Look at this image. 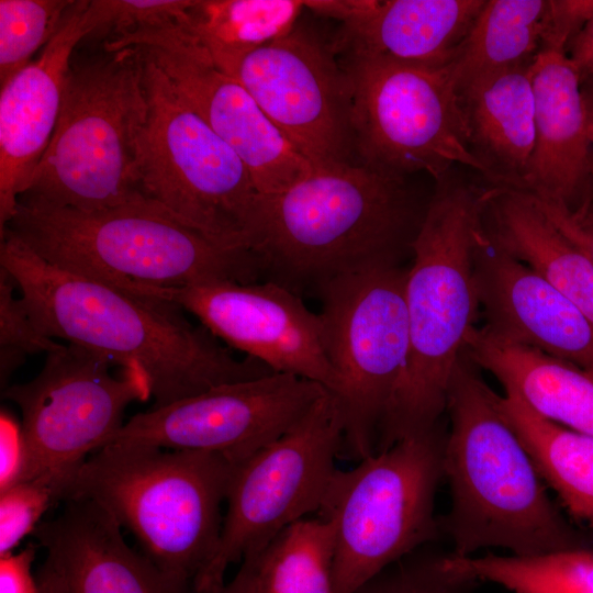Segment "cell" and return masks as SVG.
Listing matches in <instances>:
<instances>
[{"label": "cell", "instance_id": "9a60e30c", "mask_svg": "<svg viewBox=\"0 0 593 593\" xmlns=\"http://www.w3.org/2000/svg\"><path fill=\"white\" fill-rule=\"evenodd\" d=\"M326 392L276 372L224 383L132 416L110 443L213 452L238 465L287 433Z\"/></svg>", "mask_w": 593, "mask_h": 593}, {"label": "cell", "instance_id": "8d00e7d4", "mask_svg": "<svg viewBox=\"0 0 593 593\" xmlns=\"http://www.w3.org/2000/svg\"><path fill=\"white\" fill-rule=\"evenodd\" d=\"M533 197L556 227L593 261V198L570 209L560 202Z\"/></svg>", "mask_w": 593, "mask_h": 593}, {"label": "cell", "instance_id": "e575fe53", "mask_svg": "<svg viewBox=\"0 0 593 593\" xmlns=\"http://www.w3.org/2000/svg\"><path fill=\"white\" fill-rule=\"evenodd\" d=\"M190 1L174 0H99L103 27L114 34L163 27L177 23Z\"/></svg>", "mask_w": 593, "mask_h": 593}, {"label": "cell", "instance_id": "ffe728a7", "mask_svg": "<svg viewBox=\"0 0 593 593\" xmlns=\"http://www.w3.org/2000/svg\"><path fill=\"white\" fill-rule=\"evenodd\" d=\"M485 0H315L305 8L340 22L338 54L446 67Z\"/></svg>", "mask_w": 593, "mask_h": 593}, {"label": "cell", "instance_id": "5bb4252c", "mask_svg": "<svg viewBox=\"0 0 593 593\" xmlns=\"http://www.w3.org/2000/svg\"><path fill=\"white\" fill-rule=\"evenodd\" d=\"M301 26L246 55L232 77L315 169L357 163L347 71Z\"/></svg>", "mask_w": 593, "mask_h": 593}, {"label": "cell", "instance_id": "30bf717a", "mask_svg": "<svg viewBox=\"0 0 593 593\" xmlns=\"http://www.w3.org/2000/svg\"><path fill=\"white\" fill-rule=\"evenodd\" d=\"M407 269L380 264L343 275L317 289L328 360L336 373L344 441L340 456L376 454L388 405L405 366Z\"/></svg>", "mask_w": 593, "mask_h": 593}, {"label": "cell", "instance_id": "4fadbf2b", "mask_svg": "<svg viewBox=\"0 0 593 593\" xmlns=\"http://www.w3.org/2000/svg\"><path fill=\"white\" fill-rule=\"evenodd\" d=\"M111 366L98 353L74 344L61 345L46 354L35 378L2 390L22 414L21 481L46 484L56 502L63 501L89 455L107 446L123 427L125 409L152 395L139 371L123 369L116 376Z\"/></svg>", "mask_w": 593, "mask_h": 593}, {"label": "cell", "instance_id": "d6986e66", "mask_svg": "<svg viewBox=\"0 0 593 593\" xmlns=\"http://www.w3.org/2000/svg\"><path fill=\"white\" fill-rule=\"evenodd\" d=\"M99 29L102 15L98 1H74L38 57L1 86L0 232L12 219L53 137L72 52Z\"/></svg>", "mask_w": 593, "mask_h": 593}, {"label": "cell", "instance_id": "2e32d148", "mask_svg": "<svg viewBox=\"0 0 593 593\" xmlns=\"http://www.w3.org/2000/svg\"><path fill=\"white\" fill-rule=\"evenodd\" d=\"M126 292L172 303L195 316L220 342L272 372L304 378L335 394L323 323L301 296L275 282L215 281L179 288L142 283Z\"/></svg>", "mask_w": 593, "mask_h": 593}, {"label": "cell", "instance_id": "6da1fadb", "mask_svg": "<svg viewBox=\"0 0 593 593\" xmlns=\"http://www.w3.org/2000/svg\"><path fill=\"white\" fill-rule=\"evenodd\" d=\"M0 267L13 278L36 328L139 371L161 407L214 387L273 373L237 358L179 306L63 270L11 235L1 236Z\"/></svg>", "mask_w": 593, "mask_h": 593}, {"label": "cell", "instance_id": "cb8c5ba5", "mask_svg": "<svg viewBox=\"0 0 593 593\" xmlns=\"http://www.w3.org/2000/svg\"><path fill=\"white\" fill-rule=\"evenodd\" d=\"M483 226L500 248L549 282L593 324V261L556 227L530 193L486 188Z\"/></svg>", "mask_w": 593, "mask_h": 593}, {"label": "cell", "instance_id": "e0dca14e", "mask_svg": "<svg viewBox=\"0 0 593 593\" xmlns=\"http://www.w3.org/2000/svg\"><path fill=\"white\" fill-rule=\"evenodd\" d=\"M119 47H143L181 98L236 153L260 195L279 193L315 168L234 77L168 25L121 34Z\"/></svg>", "mask_w": 593, "mask_h": 593}, {"label": "cell", "instance_id": "ba28073f", "mask_svg": "<svg viewBox=\"0 0 593 593\" xmlns=\"http://www.w3.org/2000/svg\"><path fill=\"white\" fill-rule=\"evenodd\" d=\"M141 48L146 113L135 174L142 194L210 239L250 250L260 194L248 169Z\"/></svg>", "mask_w": 593, "mask_h": 593}, {"label": "cell", "instance_id": "f1b7e54d", "mask_svg": "<svg viewBox=\"0 0 593 593\" xmlns=\"http://www.w3.org/2000/svg\"><path fill=\"white\" fill-rule=\"evenodd\" d=\"M332 523L305 517L283 529L258 555V593H336Z\"/></svg>", "mask_w": 593, "mask_h": 593}, {"label": "cell", "instance_id": "7c38bea8", "mask_svg": "<svg viewBox=\"0 0 593 593\" xmlns=\"http://www.w3.org/2000/svg\"><path fill=\"white\" fill-rule=\"evenodd\" d=\"M356 161L403 178L427 172L436 181L460 164L489 180L471 153L458 94L446 67L348 57Z\"/></svg>", "mask_w": 593, "mask_h": 593}, {"label": "cell", "instance_id": "ee69618b", "mask_svg": "<svg viewBox=\"0 0 593 593\" xmlns=\"http://www.w3.org/2000/svg\"><path fill=\"white\" fill-rule=\"evenodd\" d=\"M592 176H593V167H592Z\"/></svg>", "mask_w": 593, "mask_h": 593}, {"label": "cell", "instance_id": "d4e9b609", "mask_svg": "<svg viewBox=\"0 0 593 593\" xmlns=\"http://www.w3.org/2000/svg\"><path fill=\"white\" fill-rule=\"evenodd\" d=\"M463 353L540 416L593 437V373L536 349L500 343L480 327L469 333Z\"/></svg>", "mask_w": 593, "mask_h": 593}, {"label": "cell", "instance_id": "836d02e7", "mask_svg": "<svg viewBox=\"0 0 593 593\" xmlns=\"http://www.w3.org/2000/svg\"><path fill=\"white\" fill-rule=\"evenodd\" d=\"M54 503L53 491L36 480L21 481L0 491V557L12 553L25 536L34 533Z\"/></svg>", "mask_w": 593, "mask_h": 593}, {"label": "cell", "instance_id": "d6a6232c", "mask_svg": "<svg viewBox=\"0 0 593 593\" xmlns=\"http://www.w3.org/2000/svg\"><path fill=\"white\" fill-rule=\"evenodd\" d=\"M11 275L0 267V379L4 390L11 374L27 356L51 353L61 347L55 339L43 335L34 325Z\"/></svg>", "mask_w": 593, "mask_h": 593}, {"label": "cell", "instance_id": "83f0119b", "mask_svg": "<svg viewBox=\"0 0 593 593\" xmlns=\"http://www.w3.org/2000/svg\"><path fill=\"white\" fill-rule=\"evenodd\" d=\"M549 0H485L446 66L459 90L481 78L530 66L542 51Z\"/></svg>", "mask_w": 593, "mask_h": 593}, {"label": "cell", "instance_id": "4316f807", "mask_svg": "<svg viewBox=\"0 0 593 593\" xmlns=\"http://www.w3.org/2000/svg\"><path fill=\"white\" fill-rule=\"evenodd\" d=\"M304 8L299 0L190 1L177 29L233 76L246 55L291 32Z\"/></svg>", "mask_w": 593, "mask_h": 593}, {"label": "cell", "instance_id": "484cf974", "mask_svg": "<svg viewBox=\"0 0 593 593\" xmlns=\"http://www.w3.org/2000/svg\"><path fill=\"white\" fill-rule=\"evenodd\" d=\"M499 395L500 411L557 495L567 516L593 533V437L536 413L513 389Z\"/></svg>", "mask_w": 593, "mask_h": 593}, {"label": "cell", "instance_id": "7a4b0ae2", "mask_svg": "<svg viewBox=\"0 0 593 593\" xmlns=\"http://www.w3.org/2000/svg\"><path fill=\"white\" fill-rule=\"evenodd\" d=\"M446 414L444 480L450 507L439 524L451 555L472 557L499 548L533 557L593 549V533L575 525L552 501L503 417L499 394L465 353L451 373Z\"/></svg>", "mask_w": 593, "mask_h": 593}, {"label": "cell", "instance_id": "1f68e13d", "mask_svg": "<svg viewBox=\"0 0 593 593\" xmlns=\"http://www.w3.org/2000/svg\"><path fill=\"white\" fill-rule=\"evenodd\" d=\"M444 541L426 544L385 567L351 593H479L478 581L449 570Z\"/></svg>", "mask_w": 593, "mask_h": 593}, {"label": "cell", "instance_id": "ab89813d", "mask_svg": "<svg viewBox=\"0 0 593 593\" xmlns=\"http://www.w3.org/2000/svg\"><path fill=\"white\" fill-rule=\"evenodd\" d=\"M566 53L578 70L580 80L593 78V14L569 42Z\"/></svg>", "mask_w": 593, "mask_h": 593}, {"label": "cell", "instance_id": "5b68a950", "mask_svg": "<svg viewBox=\"0 0 593 593\" xmlns=\"http://www.w3.org/2000/svg\"><path fill=\"white\" fill-rule=\"evenodd\" d=\"M4 234L63 270L119 289L261 278L250 250L221 245L149 200L86 212L20 198Z\"/></svg>", "mask_w": 593, "mask_h": 593}, {"label": "cell", "instance_id": "52a82bcc", "mask_svg": "<svg viewBox=\"0 0 593 593\" xmlns=\"http://www.w3.org/2000/svg\"><path fill=\"white\" fill-rule=\"evenodd\" d=\"M143 76L137 46L71 60L55 132L20 198L86 212L148 201L135 174Z\"/></svg>", "mask_w": 593, "mask_h": 593}, {"label": "cell", "instance_id": "f35d334b", "mask_svg": "<svg viewBox=\"0 0 593 593\" xmlns=\"http://www.w3.org/2000/svg\"><path fill=\"white\" fill-rule=\"evenodd\" d=\"M35 546L0 557V593H38L37 578L32 574Z\"/></svg>", "mask_w": 593, "mask_h": 593}, {"label": "cell", "instance_id": "9c48e42d", "mask_svg": "<svg viewBox=\"0 0 593 593\" xmlns=\"http://www.w3.org/2000/svg\"><path fill=\"white\" fill-rule=\"evenodd\" d=\"M447 430L440 422L335 471L316 516L335 529L336 593H351L415 549L444 541L435 503Z\"/></svg>", "mask_w": 593, "mask_h": 593}, {"label": "cell", "instance_id": "f546056e", "mask_svg": "<svg viewBox=\"0 0 593 593\" xmlns=\"http://www.w3.org/2000/svg\"><path fill=\"white\" fill-rule=\"evenodd\" d=\"M446 567L472 580L513 593H593V549L581 548L533 557L485 553L456 557Z\"/></svg>", "mask_w": 593, "mask_h": 593}, {"label": "cell", "instance_id": "4dcf8cb0", "mask_svg": "<svg viewBox=\"0 0 593 593\" xmlns=\"http://www.w3.org/2000/svg\"><path fill=\"white\" fill-rule=\"evenodd\" d=\"M72 0H0V86L59 30Z\"/></svg>", "mask_w": 593, "mask_h": 593}, {"label": "cell", "instance_id": "74e56055", "mask_svg": "<svg viewBox=\"0 0 593 593\" xmlns=\"http://www.w3.org/2000/svg\"><path fill=\"white\" fill-rule=\"evenodd\" d=\"M24 445L21 426L2 411L0 416V491L21 481Z\"/></svg>", "mask_w": 593, "mask_h": 593}, {"label": "cell", "instance_id": "8fae6325", "mask_svg": "<svg viewBox=\"0 0 593 593\" xmlns=\"http://www.w3.org/2000/svg\"><path fill=\"white\" fill-rule=\"evenodd\" d=\"M343 441L339 404L326 392L287 433L235 466L220 540L193 582L195 593H219L232 564L261 552L288 526L316 514Z\"/></svg>", "mask_w": 593, "mask_h": 593}, {"label": "cell", "instance_id": "7402d4cb", "mask_svg": "<svg viewBox=\"0 0 593 593\" xmlns=\"http://www.w3.org/2000/svg\"><path fill=\"white\" fill-rule=\"evenodd\" d=\"M535 147L521 190L570 209L593 198V147L581 80L566 52L544 51L532 65Z\"/></svg>", "mask_w": 593, "mask_h": 593}, {"label": "cell", "instance_id": "3957f363", "mask_svg": "<svg viewBox=\"0 0 593 593\" xmlns=\"http://www.w3.org/2000/svg\"><path fill=\"white\" fill-rule=\"evenodd\" d=\"M403 180L350 163L260 195L249 249L261 278L301 296L339 276L400 264L418 228Z\"/></svg>", "mask_w": 593, "mask_h": 593}, {"label": "cell", "instance_id": "8992f818", "mask_svg": "<svg viewBox=\"0 0 593 593\" xmlns=\"http://www.w3.org/2000/svg\"><path fill=\"white\" fill-rule=\"evenodd\" d=\"M235 466L213 452L113 441L82 463L63 501H94L156 566L193 583L217 547Z\"/></svg>", "mask_w": 593, "mask_h": 593}, {"label": "cell", "instance_id": "603a6c76", "mask_svg": "<svg viewBox=\"0 0 593 593\" xmlns=\"http://www.w3.org/2000/svg\"><path fill=\"white\" fill-rule=\"evenodd\" d=\"M457 94L469 148L488 181L522 189L536 138L532 65L481 78Z\"/></svg>", "mask_w": 593, "mask_h": 593}, {"label": "cell", "instance_id": "b9f144b4", "mask_svg": "<svg viewBox=\"0 0 593 593\" xmlns=\"http://www.w3.org/2000/svg\"><path fill=\"white\" fill-rule=\"evenodd\" d=\"M36 578L40 588L38 593H66L63 577L48 557H46L45 562L36 573Z\"/></svg>", "mask_w": 593, "mask_h": 593}, {"label": "cell", "instance_id": "ac0fdd59", "mask_svg": "<svg viewBox=\"0 0 593 593\" xmlns=\"http://www.w3.org/2000/svg\"><path fill=\"white\" fill-rule=\"evenodd\" d=\"M483 325L491 338L539 350L593 373V324L563 294L500 248L483 221L473 250Z\"/></svg>", "mask_w": 593, "mask_h": 593}, {"label": "cell", "instance_id": "60d3db41", "mask_svg": "<svg viewBox=\"0 0 593 593\" xmlns=\"http://www.w3.org/2000/svg\"><path fill=\"white\" fill-rule=\"evenodd\" d=\"M258 555L246 557L234 578L219 593H258Z\"/></svg>", "mask_w": 593, "mask_h": 593}, {"label": "cell", "instance_id": "44dd1931", "mask_svg": "<svg viewBox=\"0 0 593 593\" xmlns=\"http://www.w3.org/2000/svg\"><path fill=\"white\" fill-rule=\"evenodd\" d=\"M121 529L94 501L75 499L33 534L60 572L66 593H195L192 582L131 548Z\"/></svg>", "mask_w": 593, "mask_h": 593}, {"label": "cell", "instance_id": "d590c367", "mask_svg": "<svg viewBox=\"0 0 593 593\" xmlns=\"http://www.w3.org/2000/svg\"><path fill=\"white\" fill-rule=\"evenodd\" d=\"M592 14L593 0H549L541 52H567L569 42Z\"/></svg>", "mask_w": 593, "mask_h": 593}, {"label": "cell", "instance_id": "7bdbcfd3", "mask_svg": "<svg viewBox=\"0 0 593 593\" xmlns=\"http://www.w3.org/2000/svg\"><path fill=\"white\" fill-rule=\"evenodd\" d=\"M590 141L593 147V78L581 80Z\"/></svg>", "mask_w": 593, "mask_h": 593}, {"label": "cell", "instance_id": "277c9868", "mask_svg": "<svg viewBox=\"0 0 593 593\" xmlns=\"http://www.w3.org/2000/svg\"><path fill=\"white\" fill-rule=\"evenodd\" d=\"M411 243L405 303L409 350L376 452L443 422L451 373L480 314L473 250L486 188L445 176Z\"/></svg>", "mask_w": 593, "mask_h": 593}]
</instances>
